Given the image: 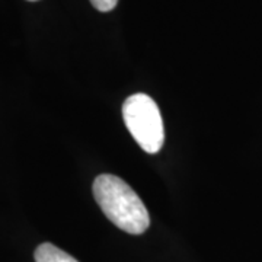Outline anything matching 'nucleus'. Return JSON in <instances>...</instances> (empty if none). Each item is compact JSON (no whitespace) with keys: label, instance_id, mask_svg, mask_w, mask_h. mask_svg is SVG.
Wrapping results in <instances>:
<instances>
[{"label":"nucleus","instance_id":"obj_1","mask_svg":"<svg viewBox=\"0 0 262 262\" xmlns=\"http://www.w3.org/2000/svg\"><path fill=\"white\" fill-rule=\"evenodd\" d=\"M94 195L103 214L118 229L130 234H141L147 230V208L125 181L110 173L99 175L94 182Z\"/></svg>","mask_w":262,"mask_h":262},{"label":"nucleus","instance_id":"obj_2","mask_svg":"<svg viewBox=\"0 0 262 262\" xmlns=\"http://www.w3.org/2000/svg\"><path fill=\"white\" fill-rule=\"evenodd\" d=\"M122 118L133 139L146 153L156 155L165 143V127L156 102L144 94L127 98Z\"/></svg>","mask_w":262,"mask_h":262},{"label":"nucleus","instance_id":"obj_3","mask_svg":"<svg viewBox=\"0 0 262 262\" xmlns=\"http://www.w3.org/2000/svg\"><path fill=\"white\" fill-rule=\"evenodd\" d=\"M35 262H79L72 255H69L53 244H41L34 253Z\"/></svg>","mask_w":262,"mask_h":262},{"label":"nucleus","instance_id":"obj_4","mask_svg":"<svg viewBox=\"0 0 262 262\" xmlns=\"http://www.w3.org/2000/svg\"><path fill=\"white\" fill-rule=\"evenodd\" d=\"M91 3L99 12H111L117 6L118 0H91Z\"/></svg>","mask_w":262,"mask_h":262},{"label":"nucleus","instance_id":"obj_5","mask_svg":"<svg viewBox=\"0 0 262 262\" xmlns=\"http://www.w3.org/2000/svg\"><path fill=\"white\" fill-rule=\"evenodd\" d=\"M29 2H37V0H29Z\"/></svg>","mask_w":262,"mask_h":262}]
</instances>
